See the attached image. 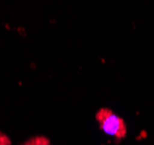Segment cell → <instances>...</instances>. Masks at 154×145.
I'll list each match as a JSON object with an SVG mask.
<instances>
[{
    "label": "cell",
    "mask_w": 154,
    "mask_h": 145,
    "mask_svg": "<svg viewBox=\"0 0 154 145\" xmlns=\"http://www.w3.org/2000/svg\"><path fill=\"white\" fill-rule=\"evenodd\" d=\"M96 119L100 129L108 136L116 139H123L127 135V126L122 118L117 116L110 108L103 107L98 109Z\"/></svg>",
    "instance_id": "6da1fadb"
},
{
    "label": "cell",
    "mask_w": 154,
    "mask_h": 145,
    "mask_svg": "<svg viewBox=\"0 0 154 145\" xmlns=\"http://www.w3.org/2000/svg\"><path fill=\"white\" fill-rule=\"evenodd\" d=\"M17 31L20 33H24V30H23V28H17Z\"/></svg>",
    "instance_id": "7a4b0ae2"
}]
</instances>
